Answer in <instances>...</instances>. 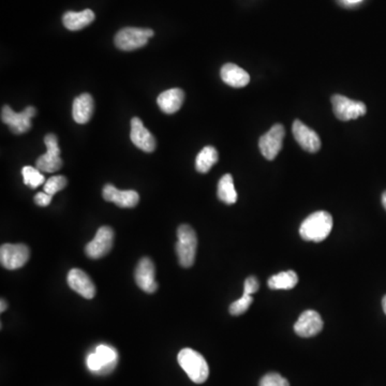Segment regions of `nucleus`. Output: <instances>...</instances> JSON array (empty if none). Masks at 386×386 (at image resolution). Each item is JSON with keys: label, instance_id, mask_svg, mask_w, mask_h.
<instances>
[{"label": "nucleus", "instance_id": "nucleus-1", "mask_svg": "<svg viewBox=\"0 0 386 386\" xmlns=\"http://www.w3.org/2000/svg\"><path fill=\"white\" fill-rule=\"evenodd\" d=\"M333 229V217L327 211H316L302 221L300 235L306 242H320L327 240Z\"/></svg>", "mask_w": 386, "mask_h": 386}, {"label": "nucleus", "instance_id": "nucleus-2", "mask_svg": "<svg viewBox=\"0 0 386 386\" xmlns=\"http://www.w3.org/2000/svg\"><path fill=\"white\" fill-rule=\"evenodd\" d=\"M178 364L192 382L204 383L209 376V368L203 355L192 349H182L177 356Z\"/></svg>", "mask_w": 386, "mask_h": 386}, {"label": "nucleus", "instance_id": "nucleus-3", "mask_svg": "<svg viewBox=\"0 0 386 386\" xmlns=\"http://www.w3.org/2000/svg\"><path fill=\"white\" fill-rule=\"evenodd\" d=\"M197 248V233L188 224H182L177 230L176 244V253L180 267L188 269L195 264Z\"/></svg>", "mask_w": 386, "mask_h": 386}, {"label": "nucleus", "instance_id": "nucleus-4", "mask_svg": "<svg viewBox=\"0 0 386 386\" xmlns=\"http://www.w3.org/2000/svg\"><path fill=\"white\" fill-rule=\"evenodd\" d=\"M151 37H154V32L151 29L126 27L116 34L114 44L119 50L130 52L146 46Z\"/></svg>", "mask_w": 386, "mask_h": 386}, {"label": "nucleus", "instance_id": "nucleus-5", "mask_svg": "<svg viewBox=\"0 0 386 386\" xmlns=\"http://www.w3.org/2000/svg\"><path fill=\"white\" fill-rule=\"evenodd\" d=\"M118 354L110 345H99L94 353L87 356V367L98 374H110L117 365Z\"/></svg>", "mask_w": 386, "mask_h": 386}, {"label": "nucleus", "instance_id": "nucleus-6", "mask_svg": "<svg viewBox=\"0 0 386 386\" xmlns=\"http://www.w3.org/2000/svg\"><path fill=\"white\" fill-rule=\"evenodd\" d=\"M37 110L34 106H27L21 113H15L9 106L1 108V120L9 126L15 135H23L32 128V118L36 116Z\"/></svg>", "mask_w": 386, "mask_h": 386}, {"label": "nucleus", "instance_id": "nucleus-7", "mask_svg": "<svg viewBox=\"0 0 386 386\" xmlns=\"http://www.w3.org/2000/svg\"><path fill=\"white\" fill-rule=\"evenodd\" d=\"M331 104H333L334 114L342 122L356 119L367 113V108L362 101L351 100L341 95H334L331 97Z\"/></svg>", "mask_w": 386, "mask_h": 386}, {"label": "nucleus", "instance_id": "nucleus-8", "mask_svg": "<svg viewBox=\"0 0 386 386\" xmlns=\"http://www.w3.org/2000/svg\"><path fill=\"white\" fill-rule=\"evenodd\" d=\"M46 151V154L37 159L36 168L41 172L54 173L63 166V160L60 158V148L58 146L57 135L50 133L44 137Z\"/></svg>", "mask_w": 386, "mask_h": 386}, {"label": "nucleus", "instance_id": "nucleus-9", "mask_svg": "<svg viewBox=\"0 0 386 386\" xmlns=\"http://www.w3.org/2000/svg\"><path fill=\"white\" fill-rule=\"evenodd\" d=\"M29 258L30 250L24 244H5L0 248V262L9 271L24 267Z\"/></svg>", "mask_w": 386, "mask_h": 386}, {"label": "nucleus", "instance_id": "nucleus-10", "mask_svg": "<svg viewBox=\"0 0 386 386\" xmlns=\"http://www.w3.org/2000/svg\"><path fill=\"white\" fill-rule=\"evenodd\" d=\"M113 242L114 231L110 226H101L96 236L85 247V253L90 259H101L112 250Z\"/></svg>", "mask_w": 386, "mask_h": 386}, {"label": "nucleus", "instance_id": "nucleus-11", "mask_svg": "<svg viewBox=\"0 0 386 386\" xmlns=\"http://www.w3.org/2000/svg\"><path fill=\"white\" fill-rule=\"evenodd\" d=\"M286 135V130L280 124L273 126L267 133L262 135L259 141L260 151L267 160L276 158L282 148V142Z\"/></svg>", "mask_w": 386, "mask_h": 386}, {"label": "nucleus", "instance_id": "nucleus-12", "mask_svg": "<svg viewBox=\"0 0 386 386\" xmlns=\"http://www.w3.org/2000/svg\"><path fill=\"white\" fill-rule=\"evenodd\" d=\"M156 269L154 263L149 258H142L135 269V278L137 287L144 292L151 294L158 289L156 281Z\"/></svg>", "mask_w": 386, "mask_h": 386}, {"label": "nucleus", "instance_id": "nucleus-13", "mask_svg": "<svg viewBox=\"0 0 386 386\" xmlns=\"http://www.w3.org/2000/svg\"><path fill=\"white\" fill-rule=\"evenodd\" d=\"M323 320L321 316L314 310H306L300 314L294 325V331L298 336L302 338H310L317 336L318 334L323 329Z\"/></svg>", "mask_w": 386, "mask_h": 386}, {"label": "nucleus", "instance_id": "nucleus-14", "mask_svg": "<svg viewBox=\"0 0 386 386\" xmlns=\"http://www.w3.org/2000/svg\"><path fill=\"white\" fill-rule=\"evenodd\" d=\"M292 131L294 139H296V142L304 151L314 154L321 148V139H320L317 132L310 129L300 120L296 119L293 123Z\"/></svg>", "mask_w": 386, "mask_h": 386}, {"label": "nucleus", "instance_id": "nucleus-15", "mask_svg": "<svg viewBox=\"0 0 386 386\" xmlns=\"http://www.w3.org/2000/svg\"><path fill=\"white\" fill-rule=\"evenodd\" d=\"M130 139L132 143L145 153H153L156 149L157 142L154 135L144 127L143 122L139 118L131 119V132Z\"/></svg>", "mask_w": 386, "mask_h": 386}, {"label": "nucleus", "instance_id": "nucleus-16", "mask_svg": "<svg viewBox=\"0 0 386 386\" xmlns=\"http://www.w3.org/2000/svg\"><path fill=\"white\" fill-rule=\"evenodd\" d=\"M67 281L70 288L86 300H91L96 296L94 282L82 269H71L68 273Z\"/></svg>", "mask_w": 386, "mask_h": 386}, {"label": "nucleus", "instance_id": "nucleus-17", "mask_svg": "<svg viewBox=\"0 0 386 386\" xmlns=\"http://www.w3.org/2000/svg\"><path fill=\"white\" fill-rule=\"evenodd\" d=\"M104 199L112 202L122 209H133L139 201V195L135 190H118L113 185H106L102 191Z\"/></svg>", "mask_w": 386, "mask_h": 386}, {"label": "nucleus", "instance_id": "nucleus-18", "mask_svg": "<svg viewBox=\"0 0 386 386\" xmlns=\"http://www.w3.org/2000/svg\"><path fill=\"white\" fill-rule=\"evenodd\" d=\"M185 100V93L180 88H172L164 91L157 98V104L166 114H174L182 108Z\"/></svg>", "mask_w": 386, "mask_h": 386}, {"label": "nucleus", "instance_id": "nucleus-19", "mask_svg": "<svg viewBox=\"0 0 386 386\" xmlns=\"http://www.w3.org/2000/svg\"><path fill=\"white\" fill-rule=\"evenodd\" d=\"M221 79L223 82L231 87L242 88L247 86L250 82V77L245 70L234 65V64H226L221 68Z\"/></svg>", "mask_w": 386, "mask_h": 386}, {"label": "nucleus", "instance_id": "nucleus-20", "mask_svg": "<svg viewBox=\"0 0 386 386\" xmlns=\"http://www.w3.org/2000/svg\"><path fill=\"white\" fill-rule=\"evenodd\" d=\"M94 99L84 93L75 99L73 106V117L75 123L87 124L94 113Z\"/></svg>", "mask_w": 386, "mask_h": 386}, {"label": "nucleus", "instance_id": "nucleus-21", "mask_svg": "<svg viewBox=\"0 0 386 386\" xmlns=\"http://www.w3.org/2000/svg\"><path fill=\"white\" fill-rule=\"evenodd\" d=\"M95 13L90 9H85L81 12H69L65 13L63 17L64 26L69 29L71 32H77L85 27L90 25L94 22Z\"/></svg>", "mask_w": 386, "mask_h": 386}, {"label": "nucleus", "instance_id": "nucleus-22", "mask_svg": "<svg viewBox=\"0 0 386 386\" xmlns=\"http://www.w3.org/2000/svg\"><path fill=\"white\" fill-rule=\"evenodd\" d=\"M217 195L224 204L232 205L238 201V192H236L234 180L231 174L223 175L219 180Z\"/></svg>", "mask_w": 386, "mask_h": 386}, {"label": "nucleus", "instance_id": "nucleus-23", "mask_svg": "<svg viewBox=\"0 0 386 386\" xmlns=\"http://www.w3.org/2000/svg\"><path fill=\"white\" fill-rule=\"evenodd\" d=\"M298 273L294 271H282L273 275L269 279V287L271 290H291L298 284Z\"/></svg>", "mask_w": 386, "mask_h": 386}, {"label": "nucleus", "instance_id": "nucleus-24", "mask_svg": "<svg viewBox=\"0 0 386 386\" xmlns=\"http://www.w3.org/2000/svg\"><path fill=\"white\" fill-rule=\"evenodd\" d=\"M218 151L215 147L205 146L195 159V168L197 172L205 174L218 162Z\"/></svg>", "mask_w": 386, "mask_h": 386}, {"label": "nucleus", "instance_id": "nucleus-25", "mask_svg": "<svg viewBox=\"0 0 386 386\" xmlns=\"http://www.w3.org/2000/svg\"><path fill=\"white\" fill-rule=\"evenodd\" d=\"M22 175L24 178V184L28 187L36 189L39 186L46 182V178L41 174V171L32 166H24L22 168Z\"/></svg>", "mask_w": 386, "mask_h": 386}, {"label": "nucleus", "instance_id": "nucleus-26", "mask_svg": "<svg viewBox=\"0 0 386 386\" xmlns=\"http://www.w3.org/2000/svg\"><path fill=\"white\" fill-rule=\"evenodd\" d=\"M67 184L68 180L65 176H53V177L48 178V180H46V184H44V192H46L48 195H56L57 192L65 189Z\"/></svg>", "mask_w": 386, "mask_h": 386}, {"label": "nucleus", "instance_id": "nucleus-27", "mask_svg": "<svg viewBox=\"0 0 386 386\" xmlns=\"http://www.w3.org/2000/svg\"><path fill=\"white\" fill-rule=\"evenodd\" d=\"M253 302L252 296H246L242 294V298H238L235 302H232L230 306V313L232 316H240V314L245 313L250 306Z\"/></svg>", "mask_w": 386, "mask_h": 386}, {"label": "nucleus", "instance_id": "nucleus-28", "mask_svg": "<svg viewBox=\"0 0 386 386\" xmlns=\"http://www.w3.org/2000/svg\"><path fill=\"white\" fill-rule=\"evenodd\" d=\"M260 386H290L288 380L276 372H271L264 376L260 381Z\"/></svg>", "mask_w": 386, "mask_h": 386}, {"label": "nucleus", "instance_id": "nucleus-29", "mask_svg": "<svg viewBox=\"0 0 386 386\" xmlns=\"http://www.w3.org/2000/svg\"><path fill=\"white\" fill-rule=\"evenodd\" d=\"M260 284L258 279L255 277H249V278L246 279L245 284H244V294L252 296V294L258 292Z\"/></svg>", "mask_w": 386, "mask_h": 386}, {"label": "nucleus", "instance_id": "nucleus-30", "mask_svg": "<svg viewBox=\"0 0 386 386\" xmlns=\"http://www.w3.org/2000/svg\"><path fill=\"white\" fill-rule=\"evenodd\" d=\"M52 199H53V195H48L46 192H39L38 195L35 197V203L39 206L46 207L50 205Z\"/></svg>", "mask_w": 386, "mask_h": 386}, {"label": "nucleus", "instance_id": "nucleus-31", "mask_svg": "<svg viewBox=\"0 0 386 386\" xmlns=\"http://www.w3.org/2000/svg\"><path fill=\"white\" fill-rule=\"evenodd\" d=\"M1 308H0V311L3 312L7 310V302H6L5 300H1Z\"/></svg>", "mask_w": 386, "mask_h": 386}, {"label": "nucleus", "instance_id": "nucleus-32", "mask_svg": "<svg viewBox=\"0 0 386 386\" xmlns=\"http://www.w3.org/2000/svg\"><path fill=\"white\" fill-rule=\"evenodd\" d=\"M382 204H383L384 209H386V191L382 195Z\"/></svg>", "mask_w": 386, "mask_h": 386}, {"label": "nucleus", "instance_id": "nucleus-33", "mask_svg": "<svg viewBox=\"0 0 386 386\" xmlns=\"http://www.w3.org/2000/svg\"><path fill=\"white\" fill-rule=\"evenodd\" d=\"M382 307H383L384 313L386 314V296H384L383 300H382Z\"/></svg>", "mask_w": 386, "mask_h": 386}, {"label": "nucleus", "instance_id": "nucleus-34", "mask_svg": "<svg viewBox=\"0 0 386 386\" xmlns=\"http://www.w3.org/2000/svg\"><path fill=\"white\" fill-rule=\"evenodd\" d=\"M345 1L349 3H358L362 1V0H345Z\"/></svg>", "mask_w": 386, "mask_h": 386}]
</instances>
